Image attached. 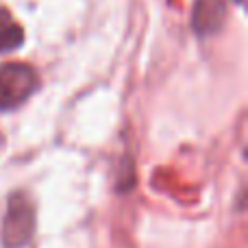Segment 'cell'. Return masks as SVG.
<instances>
[{
    "label": "cell",
    "mask_w": 248,
    "mask_h": 248,
    "mask_svg": "<svg viewBox=\"0 0 248 248\" xmlns=\"http://www.w3.org/2000/svg\"><path fill=\"white\" fill-rule=\"evenodd\" d=\"M39 77L26 63H4L0 68V111H13L37 92Z\"/></svg>",
    "instance_id": "cell-1"
},
{
    "label": "cell",
    "mask_w": 248,
    "mask_h": 248,
    "mask_svg": "<svg viewBox=\"0 0 248 248\" xmlns=\"http://www.w3.org/2000/svg\"><path fill=\"white\" fill-rule=\"evenodd\" d=\"M35 207L26 194H13L2 222V244L7 248H20L33 237Z\"/></svg>",
    "instance_id": "cell-2"
},
{
    "label": "cell",
    "mask_w": 248,
    "mask_h": 248,
    "mask_svg": "<svg viewBox=\"0 0 248 248\" xmlns=\"http://www.w3.org/2000/svg\"><path fill=\"white\" fill-rule=\"evenodd\" d=\"M227 22V2L224 0H196L192 13L194 33L201 37L218 33Z\"/></svg>",
    "instance_id": "cell-3"
},
{
    "label": "cell",
    "mask_w": 248,
    "mask_h": 248,
    "mask_svg": "<svg viewBox=\"0 0 248 248\" xmlns=\"http://www.w3.org/2000/svg\"><path fill=\"white\" fill-rule=\"evenodd\" d=\"M24 42L22 26L13 20V16L7 9H0V52L13 50Z\"/></svg>",
    "instance_id": "cell-4"
},
{
    "label": "cell",
    "mask_w": 248,
    "mask_h": 248,
    "mask_svg": "<svg viewBox=\"0 0 248 248\" xmlns=\"http://www.w3.org/2000/svg\"><path fill=\"white\" fill-rule=\"evenodd\" d=\"M237 2H240V0H237Z\"/></svg>",
    "instance_id": "cell-5"
}]
</instances>
